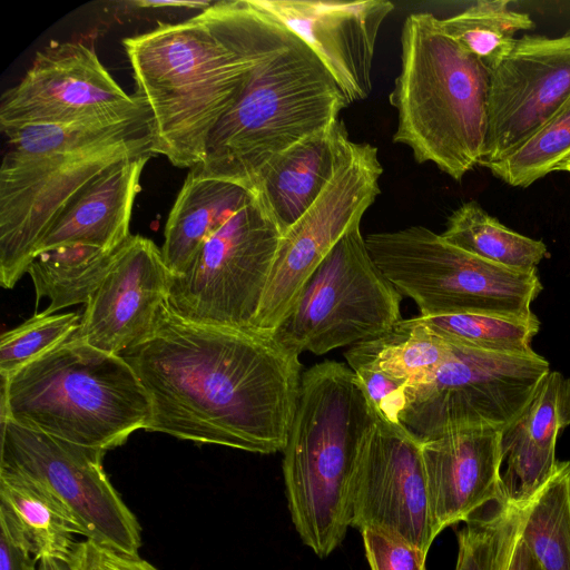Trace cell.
<instances>
[{
    "instance_id": "cell-41",
    "label": "cell",
    "mask_w": 570,
    "mask_h": 570,
    "mask_svg": "<svg viewBox=\"0 0 570 570\" xmlns=\"http://www.w3.org/2000/svg\"><path fill=\"white\" fill-rule=\"evenodd\" d=\"M31 570H70L69 562L51 557H43L38 560V566Z\"/></svg>"
},
{
    "instance_id": "cell-19",
    "label": "cell",
    "mask_w": 570,
    "mask_h": 570,
    "mask_svg": "<svg viewBox=\"0 0 570 570\" xmlns=\"http://www.w3.org/2000/svg\"><path fill=\"white\" fill-rule=\"evenodd\" d=\"M501 435L497 430H462L421 443L436 534L509 502Z\"/></svg>"
},
{
    "instance_id": "cell-29",
    "label": "cell",
    "mask_w": 570,
    "mask_h": 570,
    "mask_svg": "<svg viewBox=\"0 0 570 570\" xmlns=\"http://www.w3.org/2000/svg\"><path fill=\"white\" fill-rule=\"evenodd\" d=\"M509 4L507 0H481L440 22L445 33L491 69L512 50L515 33L534 26L528 13Z\"/></svg>"
},
{
    "instance_id": "cell-20",
    "label": "cell",
    "mask_w": 570,
    "mask_h": 570,
    "mask_svg": "<svg viewBox=\"0 0 570 570\" xmlns=\"http://www.w3.org/2000/svg\"><path fill=\"white\" fill-rule=\"evenodd\" d=\"M570 425V379L550 371L521 415L501 435L509 502L524 505L551 475L558 435Z\"/></svg>"
},
{
    "instance_id": "cell-14",
    "label": "cell",
    "mask_w": 570,
    "mask_h": 570,
    "mask_svg": "<svg viewBox=\"0 0 570 570\" xmlns=\"http://www.w3.org/2000/svg\"><path fill=\"white\" fill-rule=\"evenodd\" d=\"M141 117H148L141 102L118 85L91 47L80 42H52L39 50L0 101L1 131Z\"/></svg>"
},
{
    "instance_id": "cell-15",
    "label": "cell",
    "mask_w": 570,
    "mask_h": 570,
    "mask_svg": "<svg viewBox=\"0 0 570 570\" xmlns=\"http://www.w3.org/2000/svg\"><path fill=\"white\" fill-rule=\"evenodd\" d=\"M350 527L380 529L429 552L435 537L421 443L381 415L365 433L350 491Z\"/></svg>"
},
{
    "instance_id": "cell-35",
    "label": "cell",
    "mask_w": 570,
    "mask_h": 570,
    "mask_svg": "<svg viewBox=\"0 0 570 570\" xmlns=\"http://www.w3.org/2000/svg\"><path fill=\"white\" fill-rule=\"evenodd\" d=\"M354 372L380 415L391 423L400 424L399 417L406 404L409 384L381 371Z\"/></svg>"
},
{
    "instance_id": "cell-30",
    "label": "cell",
    "mask_w": 570,
    "mask_h": 570,
    "mask_svg": "<svg viewBox=\"0 0 570 570\" xmlns=\"http://www.w3.org/2000/svg\"><path fill=\"white\" fill-rule=\"evenodd\" d=\"M413 318L446 341L501 354L534 352L531 343L540 330L534 313L528 316L462 313Z\"/></svg>"
},
{
    "instance_id": "cell-12",
    "label": "cell",
    "mask_w": 570,
    "mask_h": 570,
    "mask_svg": "<svg viewBox=\"0 0 570 570\" xmlns=\"http://www.w3.org/2000/svg\"><path fill=\"white\" fill-rule=\"evenodd\" d=\"M105 453L1 420L0 469L48 491L86 539L138 556L141 528L102 468Z\"/></svg>"
},
{
    "instance_id": "cell-26",
    "label": "cell",
    "mask_w": 570,
    "mask_h": 570,
    "mask_svg": "<svg viewBox=\"0 0 570 570\" xmlns=\"http://www.w3.org/2000/svg\"><path fill=\"white\" fill-rule=\"evenodd\" d=\"M120 247L106 250L88 245H67L36 254L27 273L32 279L37 305L42 297L49 298L46 314L86 305L111 268Z\"/></svg>"
},
{
    "instance_id": "cell-7",
    "label": "cell",
    "mask_w": 570,
    "mask_h": 570,
    "mask_svg": "<svg viewBox=\"0 0 570 570\" xmlns=\"http://www.w3.org/2000/svg\"><path fill=\"white\" fill-rule=\"evenodd\" d=\"M347 106L328 70L293 33L254 67L194 168L253 190L256 177L274 157L336 122Z\"/></svg>"
},
{
    "instance_id": "cell-6",
    "label": "cell",
    "mask_w": 570,
    "mask_h": 570,
    "mask_svg": "<svg viewBox=\"0 0 570 570\" xmlns=\"http://www.w3.org/2000/svg\"><path fill=\"white\" fill-rule=\"evenodd\" d=\"M150 417L148 393L128 362L77 333L1 379V420L79 445L107 452Z\"/></svg>"
},
{
    "instance_id": "cell-25",
    "label": "cell",
    "mask_w": 570,
    "mask_h": 570,
    "mask_svg": "<svg viewBox=\"0 0 570 570\" xmlns=\"http://www.w3.org/2000/svg\"><path fill=\"white\" fill-rule=\"evenodd\" d=\"M0 509L16 522L35 560L51 557L69 562L79 531L61 504L32 480L0 469Z\"/></svg>"
},
{
    "instance_id": "cell-21",
    "label": "cell",
    "mask_w": 570,
    "mask_h": 570,
    "mask_svg": "<svg viewBox=\"0 0 570 570\" xmlns=\"http://www.w3.org/2000/svg\"><path fill=\"white\" fill-rule=\"evenodd\" d=\"M151 156L124 159L89 181L49 228L33 256L67 245L106 250L120 247L131 235L129 225L140 176Z\"/></svg>"
},
{
    "instance_id": "cell-2",
    "label": "cell",
    "mask_w": 570,
    "mask_h": 570,
    "mask_svg": "<svg viewBox=\"0 0 570 570\" xmlns=\"http://www.w3.org/2000/svg\"><path fill=\"white\" fill-rule=\"evenodd\" d=\"M293 33L253 0H224L189 20L158 22L122 43L135 97L148 112L154 154L194 168L254 67Z\"/></svg>"
},
{
    "instance_id": "cell-11",
    "label": "cell",
    "mask_w": 570,
    "mask_h": 570,
    "mask_svg": "<svg viewBox=\"0 0 570 570\" xmlns=\"http://www.w3.org/2000/svg\"><path fill=\"white\" fill-rule=\"evenodd\" d=\"M282 234L256 194L169 277L167 304L202 324L253 330Z\"/></svg>"
},
{
    "instance_id": "cell-37",
    "label": "cell",
    "mask_w": 570,
    "mask_h": 570,
    "mask_svg": "<svg viewBox=\"0 0 570 570\" xmlns=\"http://www.w3.org/2000/svg\"><path fill=\"white\" fill-rule=\"evenodd\" d=\"M520 527L521 520L504 544L498 570H543L521 539Z\"/></svg>"
},
{
    "instance_id": "cell-23",
    "label": "cell",
    "mask_w": 570,
    "mask_h": 570,
    "mask_svg": "<svg viewBox=\"0 0 570 570\" xmlns=\"http://www.w3.org/2000/svg\"><path fill=\"white\" fill-rule=\"evenodd\" d=\"M253 195L240 184L189 169L169 212L160 248L170 275L183 274L203 244Z\"/></svg>"
},
{
    "instance_id": "cell-42",
    "label": "cell",
    "mask_w": 570,
    "mask_h": 570,
    "mask_svg": "<svg viewBox=\"0 0 570 570\" xmlns=\"http://www.w3.org/2000/svg\"><path fill=\"white\" fill-rule=\"evenodd\" d=\"M562 171L570 173V161L563 167Z\"/></svg>"
},
{
    "instance_id": "cell-13",
    "label": "cell",
    "mask_w": 570,
    "mask_h": 570,
    "mask_svg": "<svg viewBox=\"0 0 570 570\" xmlns=\"http://www.w3.org/2000/svg\"><path fill=\"white\" fill-rule=\"evenodd\" d=\"M382 173L375 146L344 140L333 177L281 237L253 330L275 331L311 274L375 202Z\"/></svg>"
},
{
    "instance_id": "cell-5",
    "label": "cell",
    "mask_w": 570,
    "mask_h": 570,
    "mask_svg": "<svg viewBox=\"0 0 570 570\" xmlns=\"http://www.w3.org/2000/svg\"><path fill=\"white\" fill-rule=\"evenodd\" d=\"M490 68L430 12L411 13L401 33V69L389 99L394 142L454 180L480 165L488 132Z\"/></svg>"
},
{
    "instance_id": "cell-40",
    "label": "cell",
    "mask_w": 570,
    "mask_h": 570,
    "mask_svg": "<svg viewBox=\"0 0 570 570\" xmlns=\"http://www.w3.org/2000/svg\"><path fill=\"white\" fill-rule=\"evenodd\" d=\"M129 3L139 9L178 8L188 10H199V12L209 8L213 4L212 1L190 0H135L130 1Z\"/></svg>"
},
{
    "instance_id": "cell-22",
    "label": "cell",
    "mask_w": 570,
    "mask_h": 570,
    "mask_svg": "<svg viewBox=\"0 0 570 570\" xmlns=\"http://www.w3.org/2000/svg\"><path fill=\"white\" fill-rule=\"evenodd\" d=\"M347 137L344 122L338 119L278 154L256 177L253 191L282 235L324 190Z\"/></svg>"
},
{
    "instance_id": "cell-17",
    "label": "cell",
    "mask_w": 570,
    "mask_h": 570,
    "mask_svg": "<svg viewBox=\"0 0 570 570\" xmlns=\"http://www.w3.org/2000/svg\"><path fill=\"white\" fill-rule=\"evenodd\" d=\"M298 37L332 75L348 105L372 91L377 35L394 4L384 0H253Z\"/></svg>"
},
{
    "instance_id": "cell-38",
    "label": "cell",
    "mask_w": 570,
    "mask_h": 570,
    "mask_svg": "<svg viewBox=\"0 0 570 570\" xmlns=\"http://www.w3.org/2000/svg\"><path fill=\"white\" fill-rule=\"evenodd\" d=\"M69 566L70 570H106L98 544L88 539L77 542Z\"/></svg>"
},
{
    "instance_id": "cell-28",
    "label": "cell",
    "mask_w": 570,
    "mask_h": 570,
    "mask_svg": "<svg viewBox=\"0 0 570 570\" xmlns=\"http://www.w3.org/2000/svg\"><path fill=\"white\" fill-rule=\"evenodd\" d=\"M441 236L458 248L515 271L537 269L549 256L542 240L508 228L473 200L450 215Z\"/></svg>"
},
{
    "instance_id": "cell-16",
    "label": "cell",
    "mask_w": 570,
    "mask_h": 570,
    "mask_svg": "<svg viewBox=\"0 0 570 570\" xmlns=\"http://www.w3.org/2000/svg\"><path fill=\"white\" fill-rule=\"evenodd\" d=\"M570 99V30L515 40L490 69L488 132L480 166L500 161Z\"/></svg>"
},
{
    "instance_id": "cell-36",
    "label": "cell",
    "mask_w": 570,
    "mask_h": 570,
    "mask_svg": "<svg viewBox=\"0 0 570 570\" xmlns=\"http://www.w3.org/2000/svg\"><path fill=\"white\" fill-rule=\"evenodd\" d=\"M38 563L12 518L0 509V570H31Z\"/></svg>"
},
{
    "instance_id": "cell-1",
    "label": "cell",
    "mask_w": 570,
    "mask_h": 570,
    "mask_svg": "<svg viewBox=\"0 0 570 570\" xmlns=\"http://www.w3.org/2000/svg\"><path fill=\"white\" fill-rule=\"evenodd\" d=\"M120 356L151 403L147 431L253 453L284 450L298 401L299 355L272 333L196 323L164 302Z\"/></svg>"
},
{
    "instance_id": "cell-24",
    "label": "cell",
    "mask_w": 570,
    "mask_h": 570,
    "mask_svg": "<svg viewBox=\"0 0 570 570\" xmlns=\"http://www.w3.org/2000/svg\"><path fill=\"white\" fill-rule=\"evenodd\" d=\"M451 353V342L412 317L401 320L380 336L352 345L344 356L353 371H381L410 386L428 380Z\"/></svg>"
},
{
    "instance_id": "cell-9",
    "label": "cell",
    "mask_w": 570,
    "mask_h": 570,
    "mask_svg": "<svg viewBox=\"0 0 570 570\" xmlns=\"http://www.w3.org/2000/svg\"><path fill=\"white\" fill-rule=\"evenodd\" d=\"M351 227L311 274L272 333L285 348L323 355L392 330L401 318V293Z\"/></svg>"
},
{
    "instance_id": "cell-31",
    "label": "cell",
    "mask_w": 570,
    "mask_h": 570,
    "mask_svg": "<svg viewBox=\"0 0 570 570\" xmlns=\"http://www.w3.org/2000/svg\"><path fill=\"white\" fill-rule=\"evenodd\" d=\"M570 161V99L532 136L487 168L512 187H529Z\"/></svg>"
},
{
    "instance_id": "cell-33",
    "label": "cell",
    "mask_w": 570,
    "mask_h": 570,
    "mask_svg": "<svg viewBox=\"0 0 570 570\" xmlns=\"http://www.w3.org/2000/svg\"><path fill=\"white\" fill-rule=\"evenodd\" d=\"M522 507L498 503L466 521L458 532L454 570H498L504 544L521 520Z\"/></svg>"
},
{
    "instance_id": "cell-4",
    "label": "cell",
    "mask_w": 570,
    "mask_h": 570,
    "mask_svg": "<svg viewBox=\"0 0 570 570\" xmlns=\"http://www.w3.org/2000/svg\"><path fill=\"white\" fill-rule=\"evenodd\" d=\"M380 413L355 372L325 361L303 372L283 450V475L294 527L324 558L350 527V491L361 442Z\"/></svg>"
},
{
    "instance_id": "cell-32",
    "label": "cell",
    "mask_w": 570,
    "mask_h": 570,
    "mask_svg": "<svg viewBox=\"0 0 570 570\" xmlns=\"http://www.w3.org/2000/svg\"><path fill=\"white\" fill-rule=\"evenodd\" d=\"M78 312L37 313L0 338V375L10 379L23 366L69 340L79 328Z\"/></svg>"
},
{
    "instance_id": "cell-10",
    "label": "cell",
    "mask_w": 570,
    "mask_h": 570,
    "mask_svg": "<svg viewBox=\"0 0 570 570\" xmlns=\"http://www.w3.org/2000/svg\"><path fill=\"white\" fill-rule=\"evenodd\" d=\"M451 344L450 357L406 389L399 422L420 443L462 430L503 432L551 371L535 352L501 354Z\"/></svg>"
},
{
    "instance_id": "cell-39",
    "label": "cell",
    "mask_w": 570,
    "mask_h": 570,
    "mask_svg": "<svg viewBox=\"0 0 570 570\" xmlns=\"http://www.w3.org/2000/svg\"><path fill=\"white\" fill-rule=\"evenodd\" d=\"M98 550L106 570H157L139 556L119 553L99 544Z\"/></svg>"
},
{
    "instance_id": "cell-8",
    "label": "cell",
    "mask_w": 570,
    "mask_h": 570,
    "mask_svg": "<svg viewBox=\"0 0 570 570\" xmlns=\"http://www.w3.org/2000/svg\"><path fill=\"white\" fill-rule=\"evenodd\" d=\"M365 242L377 267L402 296L416 304L420 316H528L542 291L537 269L497 265L424 226L370 234Z\"/></svg>"
},
{
    "instance_id": "cell-27",
    "label": "cell",
    "mask_w": 570,
    "mask_h": 570,
    "mask_svg": "<svg viewBox=\"0 0 570 570\" xmlns=\"http://www.w3.org/2000/svg\"><path fill=\"white\" fill-rule=\"evenodd\" d=\"M520 537L543 570H570V460L523 505Z\"/></svg>"
},
{
    "instance_id": "cell-3",
    "label": "cell",
    "mask_w": 570,
    "mask_h": 570,
    "mask_svg": "<svg viewBox=\"0 0 570 570\" xmlns=\"http://www.w3.org/2000/svg\"><path fill=\"white\" fill-rule=\"evenodd\" d=\"M2 132L8 149L0 168V283L12 288L72 198L112 165L154 155V141L147 117Z\"/></svg>"
},
{
    "instance_id": "cell-18",
    "label": "cell",
    "mask_w": 570,
    "mask_h": 570,
    "mask_svg": "<svg viewBox=\"0 0 570 570\" xmlns=\"http://www.w3.org/2000/svg\"><path fill=\"white\" fill-rule=\"evenodd\" d=\"M169 277L161 249L147 237L130 235L87 302L77 335L101 351L120 355L151 330L158 308L167 299Z\"/></svg>"
},
{
    "instance_id": "cell-34",
    "label": "cell",
    "mask_w": 570,
    "mask_h": 570,
    "mask_svg": "<svg viewBox=\"0 0 570 570\" xmlns=\"http://www.w3.org/2000/svg\"><path fill=\"white\" fill-rule=\"evenodd\" d=\"M371 570H425L426 552L380 529L361 531Z\"/></svg>"
}]
</instances>
